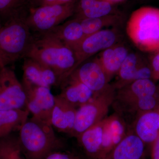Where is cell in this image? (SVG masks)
Segmentation results:
<instances>
[{
    "instance_id": "6da1fadb",
    "label": "cell",
    "mask_w": 159,
    "mask_h": 159,
    "mask_svg": "<svg viewBox=\"0 0 159 159\" xmlns=\"http://www.w3.org/2000/svg\"><path fill=\"white\" fill-rule=\"evenodd\" d=\"M34 37L25 57L38 61L51 69L56 75L57 86L78 67L74 50L48 33Z\"/></svg>"
},
{
    "instance_id": "7a4b0ae2",
    "label": "cell",
    "mask_w": 159,
    "mask_h": 159,
    "mask_svg": "<svg viewBox=\"0 0 159 159\" xmlns=\"http://www.w3.org/2000/svg\"><path fill=\"white\" fill-rule=\"evenodd\" d=\"M19 131L18 139L26 159H45L63 147V142L56 135L51 123L31 117Z\"/></svg>"
},
{
    "instance_id": "3957f363",
    "label": "cell",
    "mask_w": 159,
    "mask_h": 159,
    "mask_svg": "<svg viewBox=\"0 0 159 159\" xmlns=\"http://www.w3.org/2000/svg\"><path fill=\"white\" fill-rule=\"evenodd\" d=\"M26 14L17 15L0 28V68L25 58L34 39L26 21Z\"/></svg>"
},
{
    "instance_id": "277c9868",
    "label": "cell",
    "mask_w": 159,
    "mask_h": 159,
    "mask_svg": "<svg viewBox=\"0 0 159 159\" xmlns=\"http://www.w3.org/2000/svg\"><path fill=\"white\" fill-rule=\"evenodd\" d=\"M126 33L138 48L159 51V9L144 6L135 10L127 21Z\"/></svg>"
},
{
    "instance_id": "5b68a950",
    "label": "cell",
    "mask_w": 159,
    "mask_h": 159,
    "mask_svg": "<svg viewBox=\"0 0 159 159\" xmlns=\"http://www.w3.org/2000/svg\"><path fill=\"white\" fill-rule=\"evenodd\" d=\"M116 89L112 84L92 100L77 109L71 136L77 138L86 130L101 122L112 105Z\"/></svg>"
},
{
    "instance_id": "8992f818",
    "label": "cell",
    "mask_w": 159,
    "mask_h": 159,
    "mask_svg": "<svg viewBox=\"0 0 159 159\" xmlns=\"http://www.w3.org/2000/svg\"><path fill=\"white\" fill-rule=\"evenodd\" d=\"M76 3L30 8L26 21L31 31L46 33L74 15Z\"/></svg>"
},
{
    "instance_id": "52a82bcc",
    "label": "cell",
    "mask_w": 159,
    "mask_h": 159,
    "mask_svg": "<svg viewBox=\"0 0 159 159\" xmlns=\"http://www.w3.org/2000/svg\"><path fill=\"white\" fill-rule=\"evenodd\" d=\"M27 109L26 95L22 84L14 70L0 68V110Z\"/></svg>"
},
{
    "instance_id": "ba28073f",
    "label": "cell",
    "mask_w": 159,
    "mask_h": 159,
    "mask_svg": "<svg viewBox=\"0 0 159 159\" xmlns=\"http://www.w3.org/2000/svg\"><path fill=\"white\" fill-rule=\"evenodd\" d=\"M22 84L26 95V108L32 117L51 124L55 96L50 88L23 81Z\"/></svg>"
},
{
    "instance_id": "9c48e42d",
    "label": "cell",
    "mask_w": 159,
    "mask_h": 159,
    "mask_svg": "<svg viewBox=\"0 0 159 159\" xmlns=\"http://www.w3.org/2000/svg\"><path fill=\"white\" fill-rule=\"evenodd\" d=\"M121 38L116 28L102 29L84 38L73 50L78 67L91 56L119 42Z\"/></svg>"
},
{
    "instance_id": "30bf717a",
    "label": "cell",
    "mask_w": 159,
    "mask_h": 159,
    "mask_svg": "<svg viewBox=\"0 0 159 159\" xmlns=\"http://www.w3.org/2000/svg\"><path fill=\"white\" fill-rule=\"evenodd\" d=\"M71 74L97 95L110 85V81L97 57L84 61Z\"/></svg>"
},
{
    "instance_id": "8fae6325",
    "label": "cell",
    "mask_w": 159,
    "mask_h": 159,
    "mask_svg": "<svg viewBox=\"0 0 159 159\" xmlns=\"http://www.w3.org/2000/svg\"><path fill=\"white\" fill-rule=\"evenodd\" d=\"M159 87L151 79L135 80L116 90L112 105L114 109L142 97L155 95Z\"/></svg>"
},
{
    "instance_id": "7c38bea8",
    "label": "cell",
    "mask_w": 159,
    "mask_h": 159,
    "mask_svg": "<svg viewBox=\"0 0 159 159\" xmlns=\"http://www.w3.org/2000/svg\"><path fill=\"white\" fill-rule=\"evenodd\" d=\"M22 69L23 81L49 88L57 86V77L54 71L36 60L25 57Z\"/></svg>"
},
{
    "instance_id": "4fadbf2b",
    "label": "cell",
    "mask_w": 159,
    "mask_h": 159,
    "mask_svg": "<svg viewBox=\"0 0 159 159\" xmlns=\"http://www.w3.org/2000/svg\"><path fill=\"white\" fill-rule=\"evenodd\" d=\"M59 86L61 93L58 96L77 109L98 95L71 74Z\"/></svg>"
},
{
    "instance_id": "5bb4252c",
    "label": "cell",
    "mask_w": 159,
    "mask_h": 159,
    "mask_svg": "<svg viewBox=\"0 0 159 159\" xmlns=\"http://www.w3.org/2000/svg\"><path fill=\"white\" fill-rule=\"evenodd\" d=\"M132 131L145 144H153L159 136V108L138 116L133 122Z\"/></svg>"
},
{
    "instance_id": "9a60e30c",
    "label": "cell",
    "mask_w": 159,
    "mask_h": 159,
    "mask_svg": "<svg viewBox=\"0 0 159 159\" xmlns=\"http://www.w3.org/2000/svg\"><path fill=\"white\" fill-rule=\"evenodd\" d=\"M145 143L132 131L102 159H142Z\"/></svg>"
},
{
    "instance_id": "2e32d148",
    "label": "cell",
    "mask_w": 159,
    "mask_h": 159,
    "mask_svg": "<svg viewBox=\"0 0 159 159\" xmlns=\"http://www.w3.org/2000/svg\"><path fill=\"white\" fill-rule=\"evenodd\" d=\"M77 108L61 98L55 96V104L51 115V124L58 132L70 135L74 127Z\"/></svg>"
},
{
    "instance_id": "e0dca14e",
    "label": "cell",
    "mask_w": 159,
    "mask_h": 159,
    "mask_svg": "<svg viewBox=\"0 0 159 159\" xmlns=\"http://www.w3.org/2000/svg\"><path fill=\"white\" fill-rule=\"evenodd\" d=\"M97 59L110 81L117 75L129 50L123 43H117L100 52Z\"/></svg>"
},
{
    "instance_id": "ac0fdd59",
    "label": "cell",
    "mask_w": 159,
    "mask_h": 159,
    "mask_svg": "<svg viewBox=\"0 0 159 159\" xmlns=\"http://www.w3.org/2000/svg\"><path fill=\"white\" fill-rule=\"evenodd\" d=\"M115 5L107 0H77L74 18L84 19L119 13Z\"/></svg>"
},
{
    "instance_id": "d6986e66",
    "label": "cell",
    "mask_w": 159,
    "mask_h": 159,
    "mask_svg": "<svg viewBox=\"0 0 159 159\" xmlns=\"http://www.w3.org/2000/svg\"><path fill=\"white\" fill-rule=\"evenodd\" d=\"M105 128V120L92 126L77 138L86 154L92 159H99Z\"/></svg>"
},
{
    "instance_id": "ffe728a7",
    "label": "cell",
    "mask_w": 159,
    "mask_h": 159,
    "mask_svg": "<svg viewBox=\"0 0 159 159\" xmlns=\"http://www.w3.org/2000/svg\"><path fill=\"white\" fill-rule=\"evenodd\" d=\"M74 50L85 38L80 20L74 18L48 31Z\"/></svg>"
},
{
    "instance_id": "44dd1931",
    "label": "cell",
    "mask_w": 159,
    "mask_h": 159,
    "mask_svg": "<svg viewBox=\"0 0 159 159\" xmlns=\"http://www.w3.org/2000/svg\"><path fill=\"white\" fill-rule=\"evenodd\" d=\"M159 108V90L152 96L142 97L134 102L115 109L116 113L121 117H134V120L140 114ZM134 122V121H133Z\"/></svg>"
},
{
    "instance_id": "7402d4cb",
    "label": "cell",
    "mask_w": 159,
    "mask_h": 159,
    "mask_svg": "<svg viewBox=\"0 0 159 159\" xmlns=\"http://www.w3.org/2000/svg\"><path fill=\"white\" fill-rule=\"evenodd\" d=\"M144 62L139 54L129 53L116 75V80L112 84L114 88L118 89L135 81L137 72Z\"/></svg>"
},
{
    "instance_id": "603a6c76",
    "label": "cell",
    "mask_w": 159,
    "mask_h": 159,
    "mask_svg": "<svg viewBox=\"0 0 159 159\" xmlns=\"http://www.w3.org/2000/svg\"><path fill=\"white\" fill-rule=\"evenodd\" d=\"M29 114L27 109L0 110V139L10 135L16 129L19 130Z\"/></svg>"
},
{
    "instance_id": "cb8c5ba5",
    "label": "cell",
    "mask_w": 159,
    "mask_h": 159,
    "mask_svg": "<svg viewBox=\"0 0 159 159\" xmlns=\"http://www.w3.org/2000/svg\"><path fill=\"white\" fill-rule=\"evenodd\" d=\"M123 16L120 12L97 18H86L80 20L85 38L103 29V28L113 27L120 25Z\"/></svg>"
},
{
    "instance_id": "d4e9b609",
    "label": "cell",
    "mask_w": 159,
    "mask_h": 159,
    "mask_svg": "<svg viewBox=\"0 0 159 159\" xmlns=\"http://www.w3.org/2000/svg\"><path fill=\"white\" fill-rule=\"evenodd\" d=\"M31 0H0V19L5 22L17 15L25 14Z\"/></svg>"
},
{
    "instance_id": "484cf974",
    "label": "cell",
    "mask_w": 159,
    "mask_h": 159,
    "mask_svg": "<svg viewBox=\"0 0 159 159\" xmlns=\"http://www.w3.org/2000/svg\"><path fill=\"white\" fill-rule=\"evenodd\" d=\"M18 139L9 135L0 139V159H26Z\"/></svg>"
},
{
    "instance_id": "4316f807",
    "label": "cell",
    "mask_w": 159,
    "mask_h": 159,
    "mask_svg": "<svg viewBox=\"0 0 159 159\" xmlns=\"http://www.w3.org/2000/svg\"><path fill=\"white\" fill-rule=\"evenodd\" d=\"M105 124L116 145L128 133L125 120L116 113L105 118Z\"/></svg>"
},
{
    "instance_id": "83f0119b",
    "label": "cell",
    "mask_w": 159,
    "mask_h": 159,
    "mask_svg": "<svg viewBox=\"0 0 159 159\" xmlns=\"http://www.w3.org/2000/svg\"><path fill=\"white\" fill-rule=\"evenodd\" d=\"M77 0H31V8L51 5H64L77 2Z\"/></svg>"
},
{
    "instance_id": "f1b7e54d",
    "label": "cell",
    "mask_w": 159,
    "mask_h": 159,
    "mask_svg": "<svg viewBox=\"0 0 159 159\" xmlns=\"http://www.w3.org/2000/svg\"><path fill=\"white\" fill-rule=\"evenodd\" d=\"M150 65L152 72V79L159 80V51L157 52L152 57Z\"/></svg>"
},
{
    "instance_id": "f546056e",
    "label": "cell",
    "mask_w": 159,
    "mask_h": 159,
    "mask_svg": "<svg viewBox=\"0 0 159 159\" xmlns=\"http://www.w3.org/2000/svg\"><path fill=\"white\" fill-rule=\"evenodd\" d=\"M45 159H78L71 154L62 152L61 151L54 152L49 155Z\"/></svg>"
},
{
    "instance_id": "4dcf8cb0",
    "label": "cell",
    "mask_w": 159,
    "mask_h": 159,
    "mask_svg": "<svg viewBox=\"0 0 159 159\" xmlns=\"http://www.w3.org/2000/svg\"><path fill=\"white\" fill-rule=\"evenodd\" d=\"M153 144L152 159H159V136Z\"/></svg>"
},
{
    "instance_id": "1f68e13d",
    "label": "cell",
    "mask_w": 159,
    "mask_h": 159,
    "mask_svg": "<svg viewBox=\"0 0 159 159\" xmlns=\"http://www.w3.org/2000/svg\"><path fill=\"white\" fill-rule=\"evenodd\" d=\"M110 2L112 3V4L115 5L117 3L121 2H123L125 0H107Z\"/></svg>"
},
{
    "instance_id": "d6a6232c",
    "label": "cell",
    "mask_w": 159,
    "mask_h": 159,
    "mask_svg": "<svg viewBox=\"0 0 159 159\" xmlns=\"http://www.w3.org/2000/svg\"><path fill=\"white\" fill-rule=\"evenodd\" d=\"M1 26H2V25H1V20H0V28H1Z\"/></svg>"
}]
</instances>
